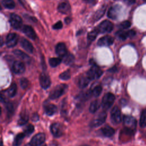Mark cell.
I'll return each mask as SVG.
<instances>
[{"label":"cell","instance_id":"obj_1","mask_svg":"<svg viewBox=\"0 0 146 146\" xmlns=\"http://www.w3.org/2000/svg\"><path fill=\"white\" fill-rule=\"evenodd\" d=\"M68 86L66 84H60L56 86L50 92L49 98L51 99H56L60 97L67 91Z\"/></svg>","mask_w":146,"mask_h":146},{"label":"cell","instance_id":"obj_2","mask_svg":"<svg viewBox=\"0 0 146 146\" xmlns=\"http://www.w3.org/2000/svg\"><path fill=\"white\" fill-rule=\"evenodd\" d=\"M115 97L112 93L106 94L103 98L102 101V106L104 110H108L113 104Z\"/></svg>","mask_w":146,"mask_h":146},{"label":"cell","instance_id":"obj_3","mask_svg":"<svg viewBox=\"0 0 146 146\" xmlns=\"http://www.w3.org/2000/svg\"><path fill=\"white\" fill-rule=\"evenodd\" d=\"M123 123L125 128L133 132L136 127V120L131 116L125 115L123 117Z\"/></svg>","mask_w":146,"mask_h":146},{"label":"cell","instance_id":"obj_4","mask_svg":"<svg viewBox=\"0 0 146 146\" xmlns=\"http://www.w3.org/2000/svg\"><path fill=\"white\" fill-rule=\"evenodd\" d=\"M113 24L109 21L106 20L102 22L96 28L98 33H110L113 30Z\"/></svg>","mask_w":146,"mask_h":146},{"label":"cell","instance_id":"obj_5","mask_svg":"<svg viewBox=\"0 0 146 146\" xmlns=\"http://www.w3.org/2000/svg\"><path fill=\"white\" fill-rule=\"evenodd\" d=\"M102 71L96 65H93L91 68L87 71V76L91 80H94L98 79L102 75Z\"/></svg>","mask_w":146,"mask_h":146},{"label":"cell","instance_id":"obj_6","mask_svg":"<svg viewBox=\"0 0 146 146\" xmlns=\"http://www.w3.org/2000/svg\"><path fill=\"white\" fill-rule=\"evenodd\" d=\"M106 117H107V114H106V112H104V111L102 112L97 116L94 119L91 121L90 125L93 128L97 127L101 125L105 122Z\"/></svg>","mask_w":146,"mask_h":146},{"label":"cell","instance_id":"obj_7","mask_svg":"<svg viewBox=\"0 0 146 146\" xmlns=\"http://www.w3.org/2000/svg\"><path fill=\"white\" fill-rule=\"evenodd\" d=\"M10 23L11 26L16 30L20 29L22 26V18L17 14L12 13L10 17Z\"/></svg>","mask_w":146,"mask_h":146},{"label":"cell","instance_id":"obj_8","mask_svg":"<svg viewBox=\"0 0 146 146\" xmlns=\"http://www.w3.org/2000/svg\"><path fill=\"white\" fill-rule=\"evenodd\" d=\"M45 135L43 133H39L34 135L30 141V146H39L45 141Z\"/></svg>","mask_w":146,"mask_h":146},{"label":"cell","instance_id":"obj_9","mask_svg":"<svg viewBox=\"0 0 146 146\" xmlns=\"http://www.w3.org/2000/svg\"><path fill=\"white\" fill-rule=\"evenodd\" d=\"M111 120L112 123L117 124L121 121V112L117 106L114 107L111 112Z\"/></svg>","mask_w":146,"mask_h":146},{"label":"cell","instance_id":"obj_10","mask_svg":"<svg viewBox=\"0 0 146 146\" xmlns=\"http://www.w3.org/2000/svg\"><path fill=\"white\" fill-rule=\"evenodd\" d=\"M50 130L54 136L59 137L63 135V131L62 125L59 123H55L51 124Z\"/></svg>","mask_w":146,"mask_h":146},{"label":"cell","instance_id":"obj_11","mask_svg":"<svg viewBox=\"0 0 146 146\" xmlns=\"http://www.w3.org/2000/svg\"><path fill=\"white\" fill-rule=\"evenodd\" d=\"M18 40V36L15 33L9 34L6 39V44L8 47H13L15 46Z\"/></svg>","mask_w":146,"mask_h":146},{"label":"cell","instance_id":"obj_12","mask_svg":"<svg viewBox=\"0 0 146 146\" xmlns=\"http://www.w3.org/2000/svg\"><path fill=\"white\" fill-rule=\"evenodd\" d=\"M39 82L41 87L43 89L48 88L51 84V80L49 76L45 72H42L39 77Z\"/></svg>","mask_w":146,"mask_h":146},{"label":"cell","instance_id":"obj_13","mask_svg":"<svg viewBox=\"0 0 146 146\" xmlns=\"http://www.w3.org/2000/svg\"><path fill=\"white\" fill-rule=\"evenodd\" d=\"M23 33L29 38L31 39H35L36 38V34L33 29V27L29 25H24L22 29Z\"/></svg>","mask_w":146,"mask_h":146},{"label":"cell","instance_id":"obj_14","mask_svg":"<svg viewBox=\"0 0 146 146\" xmlns=\"http://www.w3.org/2000/svg\"><path fill=\"white\" fill-rule=\"evenodd\" d=\"M13 71L17 74H21L25 72V66L23 63L20 61H15L12 66Z\"/></svg>","mask_w":146,"mask_h":146},{"label":"cell","instance_id":"obj_15","mask_svg":"<svg viewBox=\"0 0 146 146\" xmlns=\"http://www.w3.org/2000/svg\"><path fill=\"white\" fill-rule=\"evenodd\" d=\"M113 38L108 35H106L100 38L98 41V44L100 46H109L113 44Z\"/></svg>","mask_w":146,"mask_h":146},{"label":"cell","instance_id":"obj_16","mask_svg":"<svg viewBox=\"0 0 146 146\" xmlns=\"http://www.w3.org/2000/svg\"><path fill=\"white\" fill-rule=\"evenodd\" d=\"M56 54L60 57H64L67 54L66 45L63 43H59L55 47Z\"/></svg>","mask_w":146,"mask_h":146},{"label":"cell","instance_id":"obj_17","mask_svg":"<svg viewBox=\"0 0 146 146\" xmlns=\"http://www.w3.org/2000/svg\"><path fill=\"white\" fill-rule=\"evenodd\" d=\"M119 6H112L108 10V13H107V16L112 19H116L119 13Z\"/></svg>","mask_w":146,"mask_h":146},{"label":"cell","instance_id":"obj_18","mask_svg":"<svg viewBox=\"0 0 146 146\" xmlns=\"http://www.w3.org/2000/svg\"><path fill=\"white\" fill-rule=\"evenodd\" d=\"M21 46L28 52L29 53H33V46L32 44L27 40L25 38H22L21 40Z\"/></svg>","mask_w":146,"mask_h":146},{"label":"cell","instance_id":"obj_19","mask_svg":"<svg viewBox=\"0 0 146 146\" xmlns=\"http://www.w3.org/2000/svg\"><path fill=\"white\" fill-rule=\"evenodd\" d=\"M70 5L66 2H62L60 3L58 6V10L62 14H66L70 11Z\"/></svg>","mask_w":146,"mask_h":146},{"label":"cell","instance_id":"obj_20","mask_svg":"<svg viewBox=\"0 0 146 146\" xmlns=\"http://www.w3.org/2000/svg\"><path fill=\"white\" fill-rule=\"evenodd\" d=\"M46 113L48 116H52L57 111V107L55 105L52 104H47L44 107Z\"/></svg>","mask_w":146,"mask_h":146},{"label":"cell","instance_id":"obj_21","mask_svg":"<svg viewBox=\"0 0 146 146\" xmlns=\"http://www.w3.org/2000/svg\"><path fill=\"white\" fill-rule=\"evenodd\" d=\"M13 52L17 57H18L19 58H20L21 60L23 61L26 62H29L30 61V56L24 52L19 50H15L13 51Z\"/></svg>","mask_w":146,"mask_h":146},{"label":"cell","instance_id":"obj_22","mask_svg":"<svg viewBox=\"0 0 146 146\" xmlns=\"http://www.w3.org/2000/svg\"><path fill=\"white\" fill-rule=\"evenodd\" d=\"M101 131L102 134L106 137H111L115 133V129L108 125L103 127L101 129Z\"/></svg>","mask_w":146,"mask_h":146},{"label":"cell","instance_id":"obj_23","mask_svg":"<svg viewBox=\"0 0 146 146\" xmlns=\"http://www.w3.org/2000/svg\"><path fill=\"white\" fill-rule=\"evenodd\" d=\"M90 80H91L87 77V75L82 76L79 79L78 85H79L80 88H84L88 86V84L90 83Z\"/></svg>","mask_w":146,"mask_h":146},{"label":"cell","instance_id":"obj_24","mask_svg":"<svg viewBox=\"0 0 146 146\" xmlns=\"http://www.w3.org/2000/svg\"><path fill=\"white\" fill-rule=\"evenodd\" d=\"M25 133H18L14 139V140L13 141V146H19L22 142L25 137Z\"/></svg>","mask_w":146,"mask_h":146},{"label":"cell","instance_id":"obj_25","mask_svg":"<svg viewBox=\"0 0 146 146\" xmlns=\"http://www.w3.org/2000/svg\"><path fill=\"white\" fill-rule=\"evenodd\" d=\"M100 106V103L99 100H95L92 101L90 106V108H89L90 112L91 113H95L98 110Z\"/></svg>","mask_w":146,"mask_h":146},{"label":"cell","instance_id":"obj_26","mask_svg":"<svg viewBox=\"0 0 146 146\" xmlns=\"http://www.w3.org/2000/svg\"><path fill=\"white\" fill-rule=\"evenodd\" d=\"M106 6H103L102 7H101L98 10H97L96 11V13H95L94 14V19L95 20V21H98L99 20L101 17H102L106 11Z\"/></svg>","mask_w":146,"mask_h":146},{"label":"cell","instance_id":"obj_27","mask_svg":"<svg viewBox=\"0 0 146 146\" xmlns=\"http://www.w3.org/2000/svg\"><path fill=\"white\" fill-rule=\"evenodd\" d=\"M29 120V115L25 112H22L20 115L19 119L18 120V124L19 125H25L27 123Z\"/></svg>","mask_w":146,"mask_h":146},{"label":"cell","instance_id":"obj_28","mask_svg":"<svg viewBox=\"0 0 146 146\" xmlns=\"http://www.w3.org/2000/svg\"><path fill=\"white\" fill-rule=\"evenodd\" d=\"M17 91V87L15 83H13L7 90V94L9 97H13L15 95Z\"/></svg>","mask_w":146,"mask_h":146},{"label":"cell","instance_id":"obj_29","mask_svg":"<svg viewBox=\"0 0 146 146\" xmlns=\"http://www.w3.org/2000/svg\"><path fill=\"white\" fill-rule=\"evenodd\" d=\"M2 5L8 9H13L15 7V2L13 0H2Z\"/></svg>","mask_w":146,"mask_h":146},{"label":"cell","instance_id":"obj_30","mask_svg":"<svg viewBox=\"0 0 146 146\" xmlns=\"http://www.w3.org/2000/svg\"><path fill=\"white\" fill-rule=\"evenodd\" d=\"M140 125L144 128L146 127V109L142 111L140 117Z\"/></svg>","mask_w":146,"mask_h":146},{"label":"cell","instance_id":"obj_31","mask_svg":"<svg viewBox=\"0 0 146 146\" xmlns=\"http://www.w3.org/2000/svg\"><path fill=\"white\" fill-rule=\"evenodd\" d=\"M62 62L60 58H51L49 59V64L52 67H55L58 66Z\"/></svg>","mask_w":146,"mask_h":146},{"label":"cell","instance_id":"obj_32","mask_svg":"<svg viewBox=\"0 0 146 146\" xmlns=\"http://www.w3.org/2000/svg\"><path fill=\"white\" fill-rule=\"evenodd\" d=\"M64 57V62L66 64L70 65L72 63H73L74 61V56L71 54H67Z\"/></svg>","mask_w":146,"mask_h":146},{"label":"cell","instance_id":"obj_33","mask_svg":"<svg viewBox=\"0 0 146 146\" xmlns=\"http://www.w3.org/2000/svg\"><path fill=\"white\" fill-rule=\"evenodd\" d=\"M98 31H97V30L95 29H94V30L90 31L88 34V36H87V38H88V39L90 40V41H93L95 39V38H96L97 36V35L98 34Z\"/></svg>","mask_w":146,"mask_h":146},{"label":"cell","instance_id":"obj_34","mask_svg":"<svg viewBox=\"0 0 146 146\" xmlns=\"http://www.w3.org/2000/svg\"><path fill=\"white\" fill-rule=\"evenodd\" d=\"M102 91V87L100 86H97L92 90V94L94 96L98 97L100 95Z\"/></svg>","mask_w":146,"mask_h":146},{"label":"cell","instance_id":"obj_35","mask_svg":"<svg viewBox=\"0 0 146 146\" xmlns=\"http://www.w3.org/2000/svg\"><path fill=\"white\" fill-rule=\"evenodd\" d=\"M116 35L121 40H125L127 38H128V31H119L117 32Z\"/></svg>","mask_w":146,"mask_h":146},{"label":"cell","instance_id":"obj_36","mask_svg":"<svg viewBox=\"0 0 146 146\" xmlns=\"http://www.w3.org/2000/svg\"><path fill=\"white\" fill-rule=\"evenodd\" d=\"M70 77H71V74H70V70H67L59 75V78L63 80H67L69 79Z\"/></svg>","mask_w":146,"mask_h":146},{"label":"cell","instance_id":"obj_37","mask_svg":"<svg viewBox=\"0 0 146 146\" xmlns=\"http://www.w3.org/2000/svg\"><path fill=\"white\" fill-rule=\"evenodd\" d=\"M34 130V127L33 125L31 124H29V125H27L26 127V128L25 129L24 131V133L25 134V135L26 136H30L33 132Z\"/></svg>","mask_w":146,"mask_h":146},{"label":"cell","instance_id":"obj_38","mask_svg":"<svg viewBox=\"0 0 146 146\" xmlns=\"http://www.w3.org/2000/svg\"><path fill=\"white\" fill-rule=\"evenodd\" d=\"M131 25V22L129 21H124L122 22L120 24L119 27H120V29L124 30V29H127L129 27H130Z\"/></svg>","mask_w":146,"mask_h":146},{"label":"cell","instance_id":"obj_39","mask_svg":"<svg viewBox=\"0 0 146 146\" xmlns=\"http://www.w3.org/2000/svg\"><path fill=\"white\" fill-rule=\"evenodd\" d=\"M20 84H21V86L22 88L25 89L27 87V86L29 85V81L26 78H23L21 79Z\"/></svg>","mask_w":146,"mask_h":146},{"label":"cell","instance_id":"obj_40","mask_svg":"<svg viewBox=\"0 0 146 146\" xmlns=\"http://www.w3.org/2000/svg\"><path fill=\"white\" fill-rule=\"evenodd\" d=\"M6 108H7V112L9 113V114H11V113H13V111H14V108H13V106L11 103H7L6 104Z\"/></svg>","mask_w":146,"mask_h":146},{"label":"cell","instance_id":"obj_41","mask_svg":"<svg viewBox=\"0 0 146 146\" xmlns=\"http://www.w3.org/2000/svg\"><path fill=\"white\" fill-rule=\"evenodd\" d=\"M62 27H63L62 22L61 21H58L53 26V29L55 30H58V29H62Z\"/></svg>","mask_w":146,"mask_h":146},{"label":"cell","instance_id":"obj_42","mask_svg":"<svg viewBox=\"0 0 146 146\" xmlns=\"http://www.w3.org/2000/svg\"><path fill=\"white\" fill-rule=\"evenodd\" d=\"M127 31H128V37L132 38V37H133L136 35V31L133 30H130Z\"/></svg>","mask_w":146,"mask_h":146},{"label":"cell","instance_id":"obj_43","mask_svg":"<svg viewBox=\"0 0 146 146\" xmlns=\"http://www.w3.org/2000/svg\"><path fill=\"white\" fill-rule=\"evenodd\" d=\"M31 119H32L34 121H37V120L39 119V116H38V115L37 113H34L33 115V116H32Z\"/></svg>","mask_w":146,"mask_h":146},{"label":"cell","instance_id":"obj_44","mask_svg":"<svg viewBox=\"0 0 146 146\" xmlns=\"http://www.w3.org/2000/svg\"><path fill=\"white\" fill-rule=\"evenodd\" d=\"M86 3L94 5L96 2V0H83Z\"/></svg>","mask_w":146,"mask_h":146},{"label":"cell","instance_id":"obj_45","mask_svg":"<svg viewBox=\"0 0 146 146\" xmlns=\"http://www.w3.org/2000/svg\"><path fill=\"white\" fill-rule=\"evenodd\" d=\"M64 22L66 24H69L70 23V22H71V19L70 18H68V17H67L65 18L64 19Z\"/></svg>","mask_w":146,"mask_h":146},{"label":"cell","instance_id":"obj_46","mask_svg":"<svg viewBox=\"0 0 146 146\" xmlns=\"http://www.w3.org/2000/svg\"><path fill=\"white\" fill-rule=\"evenodd\" d=\"M124 2L127 4H132L135 2V0H124Z\"/></svg>","mask_w":146,"mask_h":146},{"label":"cell","instance_id":"obj_47","mask_svg":"<svg viewBox=\"0 0 146 146\" xmlns=\"http://www.w3.org/2000/svg\"><path fill=\"white\" fill-rule=\"evenodd\" d=\"M82 146H89V145H82Z\"/></svg>","mask_w":146,"mask_h":146},{"label":"cell","instance_id":"obj_48","mask_svg":"<svg viewBox=\"0 0 146 146\" xmlns=\"http://www.w3.org/2000/svg\"><path fill=\"white\" fill-rule=\"evenodd\" d=\"M144 1H145V2H146V0H143Z\"/></svg>","mask_w":146,"mask_h":146},{"label":"cell","instance_id":"obj_49","mask_svg":"<svg viewBox=\"0 0 146 146\" xmlns=\"http://www.w3.org/2000/svg\"><path fill=\"white\" fill-rule=\"evenodd\" d=\"M43 146H46V145H43Z\"/></svg>","mask_w":146,"mask_h":146}]
</instances>
